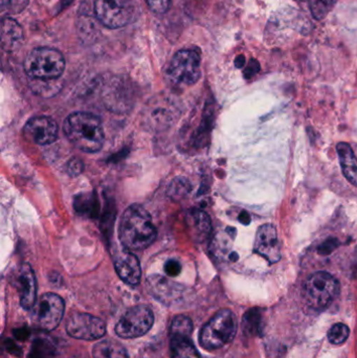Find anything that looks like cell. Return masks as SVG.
I'll use <instances>...</instances> for the list:
<instances>
[{
  "instance_id": "cell-1",
  "label": "cell",
  "mask_w": 357,
  "mask_h": 358,
  "mask_svg": "<svg viewBox=\"0 0 357 358\" xmlns=\"http://www.w3.org/2000/svg\"><path fill=\"white\" fill-rule=\"evenodd\" d=\"M119 236L124 248L143 250L155 241L157 231L149 213L140 204H133L122 216Z\"/></svg>"
},
{
  "instance_id": "cell-2",
  "label": "cell",
  "mask_w": 357,
  "mask_h": 358,
  "mask_svg": "<svg viewBox=\"0 0 357 358\" xmlns=\"http://www.w3.org/2000/svg\"><path fill=\"white\" fill-rule=\"evenodd\" d=\"M63 129L71 144L84 152H98L104 144L102 122L92 113H71L65 120Z\"/></svg>"
},
{
  "instance_id": "cell-3",
  "label": "cell",
  "mask_w": 357,
  "mask_h": 358,
  "mask_svg": "<svg viewBox=\"0 0 357 358\" xmlns=\"http://www.w3.org/2000/svg\"><path fill=\"white\" fill-rule=\"evenodd\" d=\"M25 73L33 80H58L65 69V60L59 50L39 48L31 50L24 60Z\"/></svg>"
},
{
  "instance_id": "cell-4",
  "label": "cell",
  "mask_w": 357,
  "mask_h": 358,
  "mask_svg": "<svg viewBox=\"0 0 357 358\" xmlns=\"http://www.w3.org/2000/svg\"><path fill=\"white\" fill-rule=\"evenodd\" d=\"M237 328L236 315L228 309H222L203 326L199 343L205 350H217L234 340Z\"/></svg>"
},
{
  "instance_id": "cell-5",
  "label": "cell",
  "mask_w": 357,
  "mask_h": 358,
  "mask_svg": "<svg viewBox=\"0 0 357 358\" xmlns=\"http://www.w3.org/2000/svg\"><path fill=\"white\" fill-rule=\"evenodd\" d=\"M340 292L337 278L326 271H318L306 280L303 287V298L309 308L324 310Z\"/></svg>"
},
{
  "instance_id": "cell-6",
  "label": "cell",
  "mask_w": 357,
  "mask_h": 358,
  "mask_svg": "<svg viewBox=\"0 0 357 358\" xmlns=\"http://www.w3.org/2000/svg\"><path fill=\"white\" fill-rule=\"evenodd\" d=\"M138 10L136 0H96L94 13L102 24L119 29L134 20Z\"/></svg>"
},
{
  "instance_id": "cell-7",
  "label": "cell",
  "mask_w": 357,
  "mask_h": 358,
  "mask_svg": "<svg viewBox=\"0 0 357 358\" xmlns=\"http://www.w3.org/2000/svg\"><path fill=\"white\" fill-rule=\"evenodd\" d=\"M64 301L54 294H45L33 307L31 322L38 329L52 331L62 321Z\"/></svg>"
},
{
  "instance_id": "cell-8",
  "label": "cell",
  "mask_w": 357,
  "mask_h": 358,
  "mask_svg": "<svg viewBox=\"0 0 357 358\" xmlns=\"http://www.w3.org/2000/svg\"><path fill=\"white\" fill-rule=\"evenodd\" d=\"M154 315L148 305L132 307L115 326V332L122 338H136L145 336L152 328Z\"/></svg>"
},
{
  "instance_id": "cell-9",
  "label": "cell",
  "mask_w": 357,
  "mask_h": 358,
  "mask_svg": "<svg viewBox=\"0 0 357 358\" xmlns=\"http://www.w3.org/2000/svg\"><path fill=\"white\" fill-rule=\"evenodd\" d=\"M169 75L175 83L193 85L201 78V56L192 50L176 52L169 67Z\"/></svg>"
},
{
  "instance_id": "cell-10",
  "label": "cell",
  "mask_w": 357,
  "mask_h": 358,
  "mask_svg": "<svg viewBox=\"0 0 357 358\" xmlns=\"http://www.w3.org/2000/svg\"><path fill=\"white\" fill-rule=\"evenodd\" d=\"M66 331L77 340L96 341L106 332V325L102 320L87 313H73L68 317Z\"/></svg>"
},
{
  "instance_id": "cell-11",
  "label": "cell",
  "mask_w": 357,
  "mask_h": 358,
  "mask_svg": "<svg viewBox=\"0 0 357 358\" xmlns=\"http://www.w3.org/2000/svg\"><path fill=\"white\" fill-rule=\"evenodd\" d=\"M24 136L40 146L52 144L58 138V125L48 117H35L24 126Z\"/></svg>"
},
{
  "instance_id": "cell-12",
  "label": "cell",
  "mask_w": 357,
  "mask_h": 358,
  "mask_svg": "<svg viewBox=\"0 0 357 358\" xmlns=\"http://www.w3.org/2000/svg\"><path fill=\"white\" fill-rule=\"evenodd\" d=\"M255 252L266 259L270 264L280 261L281 243L274 225L268 223L259 227L256 235Z\"/></svg>"
},
{
  "instance_id": "cell-13",
  "label": "cell",
  "mask_w": 357,
  "mask_h": 358,
  "mask_svg": "<svg viewBox=\"0 0 357 358\" xmlns=\"http://www.w3.org/2000/svg\"><path fill=\"white\" fill-rule=\"evenodd\" d=\"M149 292L163 304L171 305L180 302L184 296V287L159 275L147 279Z\"/></svg>"
},
{
  "instance_id": "cell-14",
  "label": "cell",
  "mask_w": 357,
  "mask_h": 358,
  "mask_svg": "<svg viewBox=\"0 0 357 358\" xmlns=\"http://www.w3.org/2000/svg\"><path fill=\"white\" fill-rule=\"evenodd\" d=\"M115 271L119 277L129 285H138L140 281L142 269L140 261L129 250H119L113 257Z\"/></svg>"
},
{
  "instance_id": "cell-15",
  "label": "cell",
  "mask_w": 357,
  "mask_h": 358,
  "mask_svg": "<svg viewBox=\"0 0 357 358\" xmlns=\"http://www.w3.org/2000/svg\"><path fill=\"white\" fill-rule=\"evenodd\" d=\"M18 290L22 308L27 309V310L33 308L36 304L37 285H36L35 273H34L31 265L27 263L21 265L20 269H19Z\"/></svg>"
},
{
  "instance_id": "cell-16",
  "label": "cell",
  "mask_w": 357,
  "mask_h": 358,
  "mask_svg": "<svg viewBox=\"0 0 357 358\" xmlns=\"http://www.w3.org/2000/svg\"><path fill=\"white\" fill-rule=\"evenodd\" d=\"M187 227L194 241L201 243L209 238L212 231L211 219L201 210H192L186 216Z\"/></svg>"
},
{
  "instance_id": "cell-17",
  "label": "cell",
  "mask_w": 357,
  "mask_h": 358,
  "mask_svg": "<svg viewBox=\"0 0 357 358\" xmlns=\"http://www.w3.org/2000/svg\"><path fill=\"white\" fill-rule=\"evenodd\" d=\"M23 31L14 19L4 18L1 23V45L6 52H13L22 45Z\"/></svg>"
},
{
  "instance_id": "cell-18",
  "label": "cell",
  "mask_w": 357,
  "mask_h": 358,
  "mask_svg": "<svg viewBox=\"0 0 357 358\" xmlns=\"http://www.w3.org/2000/svg\"><path fill=\"white\" fill-rule=\"evenodd\" d=\"M337 151L344 176L352 185L357 187V159L351 146L347 143H339Z\"/></svg>"
},
{
  "instance_id": "cell-19",
  "label": "cell",
  "mask_w": 357,
  "mask_h": 358,
  "mask_svg": "<svg viewBox=\"0 0 357 358\" xmlns=\"http://www.w3.org/2000/svg\"><path fill=\"white\" fill-rule=\"evenodd\" d=\"M170 355L171 358H201L188 334L170 336Z\"/></svg>"
},
{
  "instance_id": "cell-20",
  "label": "cell",
  "mask_w": 357,
  "mask_h": 358,
  "mask_svg": "<svg viewBox=\"0 0 357 358\" xmlns=\"http://www.w3.org/2000/svg\"><path fill=\"white\" fill-rule=\"evenodd\" d=\"M94 358H129L123 345L115 340H104L94 345Z\"/></svg>"
},
{
  "instance_id": "cell-21",
  "label": "cell",
  "mask_w": 357,
  "mask_h": 358,
  "mask_svg": "<svg viewBox=\"0 0 357 358\" xmlns=\"http://www.w3.org/2000/svg\"><path fill=\"white\" fill-rule=\"evenodd\" d=\"M339 0H310L309 6L312 16L316 20H322L335 8Z\"/></svg>"
},
{
  "instance_id": "cell-22",
  "label": "cell",
  "mask_w": 357,
  "mask_h": 358,
  "mask_svg": "<svg viewBox=\"0 0 357 358\" xmlns=\"http://www.w3.org/2000/svg\"><path fill=\"white\" fill-rule=\"evenodd\" d=\"M193 324L189 317L184 315H177L172 321L170 327V336H180V334H188L192 336Z\"/></svg>"
},
{
  "instance_id": "cell-23",
  "label": "cell",
  "mask_w": 357,
  "mask_h": 358,
  "mask_svg": "<svg viewBox=\"0 0 357 358\" xmlns=\"http://www.w3.org/2000/svg\"><path fill=\"white\" fill-rule=\"evenodd\" d=\"M350 330L346 324L337 323L328 331V340L333 345H342L349 338Z\"/></svg>"
},
{
  "instance_id": "cell-24",
  "label": "cell",
  "mask_w": 357,
  "mask_h": 358,
  "mask_svg": "<svg viewBox=\"0 0 357 358\" xmlns=\"http://www.w3.org/2000/svg\"><path fill=\"white\" fill-rule=\"evenodd\" d=\"M29 0H0L2 13L16 14L27 8Z\"/></svg>"
},
{
  "instance_id": "cell-25",
  "label": "cell",
  "mask_w": 357,
  "mask_h": 358,
  "mask_svg": "<svg viewBox=\"0 0 357 358\" xmlns=\"http://www.w3.org/2000/svg\"><path fill=\"white\" fill-rule=\"evenodd\" d=\"M152 12L156 14H165L170 8L171 0H145Z\"/></svg>"
},
{
  "instance_id": "cell-26",
  "label": "cell",
  "mask_w": 357,
  "mask_h": 358,
  "mask_svg": "<svg viewBox=\"0 0 357 358\" xmlns=\"http://www.w3.org/2000/svg\"><path fill=\"white\" fill-rule=\"evenodd\" d=\"M337 245H339V241L331 238V239L327 240L319 248V254L322 255V256H327V255L331 254L337 248Z\"/></svg>"
},
{
  "instance_id": "cell-27",
  "label": "cell",
  "mask_w": 357,
  "mask_h": 358,
  "mask_svg": "<svg viewBox=\"0 0 357 358\" xmlns=\"http://www.w3.org/2000/svg\"><path fill=\"white\" fill-rule=\"evenodd\" d=\"M67 170H68V173L71 174V176H78L83 172V163H82L81 159H71V161L68 162V165H67Z\"/></svg>"
},
{
  "instance_id": "cell-28",
  "label": "cell",
  "mask_w": 357,
  "mask_h": 358,
  "mask_svg": "<svg viewBox=\"0 0 357 358\" xmlns=\"http://www.w3.org/2000/svg\"><path fill=\"white\" fill-rule=\"evenodd\" d=\"M165 271L168 275L170 277H176V275H180V271H182V265L178 261L169 260L165 264Z\"/></svg>"
},
{
  "instance_id": "cell-29",
  "label": "cell",
  "mask_w": 357,
  "mask_h": 358,
  "mask_svg": "<svg viewBox=\"0 0 357 358\" xmlns=\"http://www.w3.org/2000/svg\"><path fill=\"white\" fill-rule=\"evenodd\" d=\"M31 358H50V352H46L44 342H36L31 350Z\"/></svg>"
},
{
  "instance_id": "cell-30",
  "label": "cell",
  "mask_w": 357,
  "mask_h": 358,
  "mask_svg": "<svg viewBox=\"0 0 357 358\" xmlns=\"http://www.w3.org/2000/svg\"><path fill=\"white\" fill-rule=\"evenodd\" d=\"M260 69V63L258 62L255 59H251L247 66L245 67V77L247 79H251L252 77L256 75V73H259Z\"/></svg>"
},
{
  "instance_id": "cell-31",
  "label": "cell",
  "mask_w": 357,
  "mask_h": 358,
  "mask_svg": "<svg viewBox=\"0 0 357 358\" xmlns=\"http://www.w3.org/2000/svg\"><path fill=\"white\" fill-rule=\"evenodd\" d=\"M239 220H240L241 223L243 224H249V221H251V217L247 213L243 212L241 213L240 216H239Z\"/></svg>"
},
{
  "instance_id": "cell-32",
  "label": "cell",
  "mask_w": 357,
  "mask_h": 358,
  "mask_svg": "<svg viewBox=\"0 0 357 358\" xmlns=\"http://www.w3.org/2000/svg\"><path fill=\"white\" fill-rule=\"evenodd\" d=\"M245 56H238L236 58V60H235V65H236V67H238V69H241V67L245 66Z\"/></svg>"
},
{
  "instance_id": "cell-33",
  "label": "cell",
  "mask_w": 357,
  "mask_h": 358,
  "mask_svg": "<svg viewBox=\"0 0 357 358\" xmlns=\"http://www.w3.org/2000/svg\"><path fill=\"white\" fill-rule=\"evenodd\" d=\"M230 259L232 261H237L238 260V255H237L236 252H233L230 256Z\"/></svg>"
},
{
  "instance_id": "cell-34",
  "label": "cell",
  "mask_w": 357,
  "mask_h": 358,
  "mask_svg": "<svg viewBox=\"0 0 357 358\" xmlns=\"http://www.w3.org/2000/svg\"><path fill=\"white\" fill-rule=\"evenodd\" d=\"M73 2V0H62V8L64 6H69Z\"/></svg>"
}]
</instances>
